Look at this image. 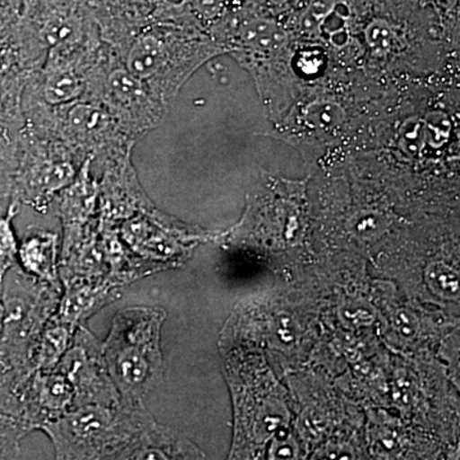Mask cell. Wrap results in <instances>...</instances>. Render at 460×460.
I'll return each mask as SVG.
<instances>
[{
    "label": "cell",
    "mask_w": 460,
    "mask_h": 460,
    "mask_svg": "<svg viewBox=\"0 0 460 460\" xmlns=\"http://www.w3.org/2000/svg\"><path fill=\"white\" fill-rule=\"evenodd\" d=\"M57 459H174L196 450L157 423L144 404L83 405L40 429Z\"/></svg>",
    "instance_id": "6da1fadb"
},
{
    "label": "cell",
    "mask_w": 460,
    "mask_h": 460,
    "mask_svg": "<svg viewBox=\"0 0 460 460\" xmlns=\"http://www.w3.org/2000/svg\"><path fill=\"white\" fill-rule=\"evenodd\" d=\"M165 311L148 305H132L115 314L102 354L120 399L144 404L162 380V326Z\"/></svg>",
    "instance_id": "7a4b0ae2"
},
{
    "label": "cell",
    "mask_w": 460,
    "mask_h": 460,
    "mask_svg": "<svg viewBox=\"0 0 460 460\" xmlns=\"http://www.w3.org/2000/svg\"><path fill=\"white\" fill-rule=\"evenodd\" d=\"M11 279L3 281L0 363L20 392L33 374V359L59 301V287L44 283L16 266Z\"/></svg>",
    "instance_id": "3957f363"
},
{
    "label": "cell",
    "mask_w": 460,
    "mask_h": 460,
    "mask_svg": "<svg viewBox=\"0 0 460 460\" xmlns=\"http://www.w3.org/2000/svg\"><path fill=\"white\" fill-rule=\"evenodd\" d=\"M89 93H95L93 100L107 109L123 131H145L159 118V100L117 58L93 66L87 75Z\"/></svg>",
    "instance_id": "277c9868"
},
{
    "label": "cell",
    "mask_w": 460,
    "mask_h": 460,
    "mask_svg": "<svg viewBox=\"0 0 460 460\" xmlns=\"http://www.w3.org/2000/svg\"><path fill=\"white\" fill-rule=\"evenodd\" d=\"M80 159L75 151L41 142L20 147L13 199L44 210L59 190L75 181Z\"/></svg>",
    "instance_id": "5b68a950"
},
{
    "label": "cell",
    "mask_w": 460,
    "mask_h": 460,
    "mask_svg": "<svg viewBox=\"0 0 460 460\" xmlns=\"http://www.w3.org/2000/svg\"><path fill=\"white\" fill-rule=\"evenodd\" d=\"M54 367L69 381L75 408L83 405H117L122 402L109 374L102 344L90 330L80 326Z\"/></svg>",
    "instance_id": "8992f818"
},
{
    "label": "cell",
    "mask_w": 460,
    "mask_h": 460,
    "mask_svg": "<svg viewBox=\"0 0 460 460\" xmlns=\"http://www.w3.org/2000/svg\"><path fill=\"white\" fill-rule=\"evenodd\" d=\"M18 399L30 432L75 408L74 387L56 367L33 372L18 392Z\"/></svg>",
    "instance_id": "52a82bcc"
},
{
    "label": "cell",
    "mask_w": 460,
    "mask_h": 460,
    "mask_svg": "<svg viewBox=\"0 0 460 460\" xmlns=\"http://www.w3.org/2000/svg\"><path fill=\"white\" fill-rule=\"evenodd\" d=\"M59 109L60 131L78 151L104 146L120 127L102 105L95 102H75Z\"/></svg>",
    "instance_id": "ba28073f"
},
{
    "label": "cell",
    "mask_w": 460,
    "mask_h": 460,
    "mask_svg": "<svg viewBox=\"0 0 460 460\" xmlns=\"http://www.w3.org/2000/svg\"><path fill=\"white\" fill-rule=\"evenodd\" d=\"M58 235L39 228L29 229L18 243L17 262L26 274L44 283L58 286Z\"/></svg>",
    "instance_id": "9c48e42d"
},
{
    "label": "cell",
    "mask_w": 460,
    "mask_h": 460,
    "mask_svg": "<svg viewBox=\"0 0 460 460\" xmlns=\"http://www.w3.org/2000/svg\"><path fill=\"white\" fill-rule=\"evenodd\" d=\"M11 123L0 120V214L8 208L13 199L14 183L18 162H20V146L17 138L12 136Z\"/></svg>",
    "instance_id": "30bf717a"
},
{
    "label": "cell",
    "mask_w": 460,
    "mask_h": 460,
    "mask_svg": "<svg viewBox=\"0 0 460 460\" xmlns=\"http://www.w3.org/2000/svg\"><path fill=\"white\" fill-rule=\"evenodd\" d=\"M242 40L257 50L280 49L287 44L288 35L274 20L255 17L248 20L241 29Z\"/></svg>",
    "instance_id": "8fae6325"
},
{
    "label": "cell",
    "mask_w": 460,
    "mask_h": 460,
    "mask_svg": "<svg viewBox=\"0 0 460 460\" xmlns=\"http://www.w3.org/2000/svg\"><path fill=\"white\" fill-rule=\"evenodd\" d=\"M20 202L12 199L8 208L0 214V288L5 277L17 265L18 241L13 219L20 211Z\"/></svg>",
    "instance_id": "7c38bea8"
},
{
    "label": "cell",
    "mask_w": 460,
    "mask_h": 460,
    "mask_svg": "<svg viewBox=\"0 0 460 460\" xmlns=\"http://www.w3.org/2000/svg\"><path fill=\"white\" fill-rule=\"evenodd\" d=\"M29 434V428L20 417L0 411V459H17L21 443Z\"/></svg>",
    "instance_id": "4fadbf2b"
},
{
    "label": "cell",
    "mask_w": 460,
    "mask_h": 460,
    "mask_svg": "<svg viewBox=\"0 0 460 460\" xmlns=\"http://www.w3.org/2000/svg\"><path fill=\"white\" fill-rule=\"evenodd\" d=\"M343 108L337 102H314L305 111L308 126L321 131H332L344 122Z\"/></svg>",
    "instance_id": "5bb4252c"
},
{
    "label": "cell",
    "mask_w": 460,
    "mask_h": 460,
    "mask_svg": "<svg viewBox=\"0 0 460 460\" xmlns=\"http://www.w3.org/2000/svg\"><path fill=\"white\" fill-rule=\"evenodd\" d=\"M365 38L375 56L384 57L392 49V27L383 18H374L365 30Z\"/></svg>",
    "instance_id": "9a60e30c"
},
{
    "label": "cell",
    "mask_w": 460,
    "mask_h": 460,
    "mask_svg": "<svg viewBox=\"0 0 460 460\" xmlns=\"http://www.w3.org/2000/svg\"><path fill=\"white\" fill-rule=\"evenodd\" d=\"M338 0H310L304 13H302V27L307 31H316L323 20L334 11Z\"/></svg>",
    "instance_id": "2e32d148"
},
{
    "label": "cell",
    "mask_w": 460,
    "mask_h": 460,
    "mask_svg": "<svg viewBox=\"0 0 460 460\" xmlns=\"http://www.w3.org/2000/svg\"><path fill=\"white\" fill-rule=\"evenodd\" d=\"M425 135L435 136L434 145H443L449 136L450 123L443 113H431L426 118Z\"/></svg>",
    "instance_id": "e0dca14e"
},
{
    "label": "cell",
    "mask_w": 460,
    "mask_h": 460,
    "mask_svg": "<svg viewBox=\"0 0 460 460\" xmlns=\"http://www.w3.org/2000/svg\"><path fill=\"white\" fill-rule=\"evenodd\" d=\"M420 136H422V124L416 120L414 124H411V128L404 132L402 138H404L405 146L414 148L416 151V148L420 147Z\"/></svg>",
    "instance_id": "ac0fdd59"
},
{
    "label": "cell",
    "mask_w": 460,
    "mask_h": 460,
    "mask_svg": "<svg viewBox=\"0 0 460 460\" xmlns=\"http://www.w3.org/2000/svg\"><path fill=\"white\" fill-rule=\"evenodd\" d=\"M22 0H0V9H20Z\"/></svg>",
    "instance_id": "d6986e66"
},
{
    "label": "cell",
    "mask_w": 460,
    "mask_h": 460,
    "mask_svg": "<svg viewBox=\"0 0 460 460\" xmlns=\"http://www.w3.org/2000/svg\"><path fill=\"white\" fill-rule=\"evenodd\" d=\"M268 2L274 5H284L287 3L292 2V0H268Z\"/></svg>",
    "instance_id": "ffe728a7"
},
{
    "label": "cell",
    "mask_w": 460,
    "mask_h": 460,
    "mask_svg": "<svg viewBox=\"0 0 460 460\" xmlns=\"http://www.w3.org/2000/svg\"><path fill=\"white\" fill-rule=\"evenodd\" d=\"M2 317H3V304H2V298H0V328H2ZM0 368H2V363H0Z\"/></svg>",
    "instance_id": "44dd1931"
}]
</instances>
